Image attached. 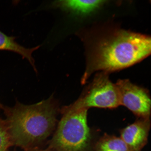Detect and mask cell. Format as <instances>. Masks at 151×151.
<instances>
[{"label":"cell","instance_id":"cell-6","mask_svg":"<svg viewBox=\"0 0 151 151\" xmlns=\"http://www.w3.org/2000/svg\"><path fill=\"white\" fill-rule=\"evenodd\" d=\"M151 127L150 118H137L120 131V137L131 151H142L148 142Z\"/></svg>","mask_w":151,"mask_h":151},{"label":"cell","instance_id":"cell-2","mask_svg":"<svg viewBox=\"0 0 151 151\" xmlns=\"http://www.w3.org/2000/svg\"><path fill=\"white\" fill-rule=\"evenodd\" d=\"M151 52V38L141 34L121 31L101 43L92 65L85 72L81 83H86L94 72L107 73L125 68L148 56Z\"/></svg>","mask_w":151,"mask_h":151},{"label":"cell","instance_id":"cell-9","mask_svg":"<svg viewBox=\"0 0 151 151\" xmlns=\"http://www.w3.org/2000/svg\"><path fill=\"white\" fill-rule=\"evenodd\" d=\"M94 151H131L121 138L107 133L99 139L94 146Z\"/></svg>","mask_w":151,"mask_h":151},{"label":"cell","instance_id":"cell-10","mask_svg":"<svg viewBox=\"0 0 151 151\" xmlns=\"http://www.w3.org/2000/svg\"><path fill=\"white\" fill-rule=\"evenodd\" d=\"M12 145L4 120L0 117V151H8Z\"/></svg>","mask_w":151,"mask_h":151},{"label":"cell","instance_id":"cell-8","mask_svg":"<svg viewBox=\"0 0 151 151\" xmlns=\"http://www.w3.org/2000/svg\"><path fill=\"white\" fill-rule=\"evenodd\" d=\"M15 37L9 36L0 30V50H7L17 53L25 58L36 70L35 61L32 57L33 52L38 49L41 46L31 48H25L15 41Z\"/></svg>","mask_w":151,"mask_h":151},{"label":"cell","instance_id":"cell-3","mask_svg":"<svg viewBox=\"0 0 151 151\" xmlns=\"http://www.w3.org/2000/svg\"><path fill=\"white\" fill-rule=\"evenodd\" d=\"M88 109L69 106L62 109L63 116L52 139V146L60 151H85L93 137L88 123Z\"/></svg>","mask_w":151,"mask_h":151},{"label":"cell","instance_id":"cell-1","mask_svg":"<svg viewBox=\"0 0 151 151\" xmlns=\"http://www.w3.org/2000/svg\"><path fill=\"white\" fill-rule=\"evenodd\" d=\"M4 120L12 144L29 146L45 139L55 126L58 107L53 99L31 105L4 106Z\"/></svg>","mask_w":151,"mask_h":151},{"label":"cell","instance_id":"cell-7","mask_svg":"<svg viewBox=\"0 0 151 151\" xmlns=\"http://www.w3.org/2000/svg\"><path fill=\"white\" fill-rule=\"evenodd\" d=\"M103 1H75L63 0L55 1L52 6L63 11L75 14H86L92 12L103 4Z\"/></svg>","mask_w":151,"mask_h":151},{"label":"cell","instance_id":"cell-11","mask_svg":"<svg viewBox=\"0 0 151 151\" xmlns=\"http://www.w3.org/2000/svg\"><path fill=\"white\" fill-rule=\"evenodd\" d=\"M4 106L0 103V109H2L3 108Z\"/></svg>","mask_w":151,"mask_h":151},{"label":"cell","instance_id":"cell-4","mask_svg":"<svg viewBox=\"0 0 151 151\" xmlns=\"http://www.w3.org/2000/svg\"><path fill=\"white\" fill-rule=\"evenodd\" d=\"M119 94L116 83H113L107 73L96 75L78 99L69 107L75 109L91 107L114 109L120 106Z\"/></svg>","mask_w":151,"mask_h":151},{"label":"cell","instance_id":"cell-5","mask_svg":"<svg viewBox=\"0 0 151 151\" xmlns=\"http://www.w3.org/2000/svg\"><path fill=\"white\" fill-rule=\"evenodd\" d=\"M116 84L120 105L131 111L138 118H150L151 99L148 90L129 80H119Z\"/></svg>","mask_w":151,"mask_h":151}]
</instances>
